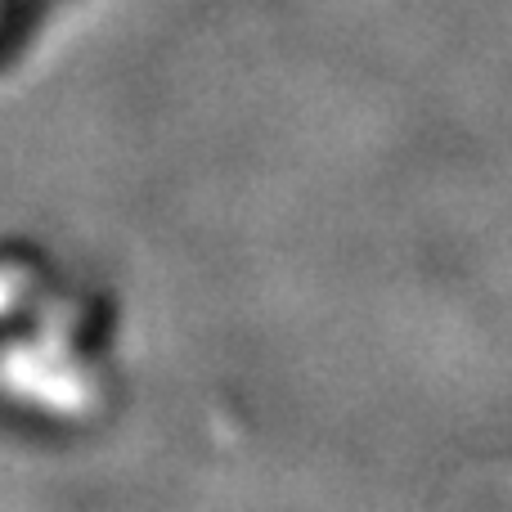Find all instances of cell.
<instances>
[{"label": "cell", "instance_id": "cell-3", "mask_svg": "<svg viewBox=\"0 0 512 512\" xmlns=\"http://www.w3.org/2000/svg\"><path fill=\"white\" fill-rule=\"evenodd\" d=\"M41 292H45V279L32 256L0 252V319L27 315L32 306H41Z\"/></svg>", "mask_w": 512, "mask_h": 512}, {"label": "cell", "instance_id": "cell-1", "mask_svg": "<svg viewBox=\"0 0 512 512\" xmlns=\"http://www.w3.org/2000/svg\"><path fill=\"white\" fill-rule=\"evenodd\" d=\"M90 342H95V315L81 306L41 310V324L18 351L5 355V382L41 405H77L81 387L90 382Z\"/></svg>", "mask_w": 512, "mask_h": 512}, {"label": "cell", "instance_id": "cell-2", "mask_svg": "<svg viewBox=\"0 0 512 512\" xmlns=\"http://www.w3.org/2000/svg\"><path fill=\"white\" fill-rule=\"evenodd\" d=\"M63 0H0V77L23 63L27 45L41 36Z\"/></svg>", "mask_w": 512, "mask_h": 512}]
</instances>
